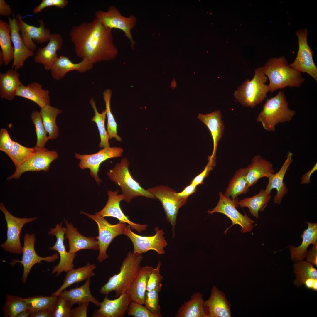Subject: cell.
Wrapping results in <instances>:
<instances>
[{
	"label": "cell",
	"instance_id": "obj_1",
	"mask_svg": "<svg viewBox=\"0 0 317 317\" xmlns=\"http://www.w3.org/2000/svg\"><path fill=\"white\" fill-rule=\"evenodd\" d=\"M112 31L96 17L91 22L72 26L69 34L77 56L93 64L114 58L118 51Z\"/></svg>",
	"mask_w": 317,
	"mask_h": 317
},
{
	"label": "cell",
	"instance_id": "obj_2",
	"mask_svg": "<svg viewBox=\"0 0 317 317\" xmlns=\"http://www.w3.org/2000/svg\"><path fill=\"white\" fill-rule=\"evenodd\" d=\"M262 68L269 79L271 92L287 87H300L305 80L301 72L292 68L283 56L270 58Z\"/></svg>",
	"mask_w": 317,
	"mask_h": 317
},
{
	"label": "cell",
	"instance_id": "obj_3",
	"mask_svg": "<svg viewBox=\"0 0 317 317\" xmlns=\"http://www.w3.org/2000/svg\"><path fill=\"white\" fill-rule=\"evenodd\" d=\"M142 259L141 254L134 255L133 252H129L122 262L119 272L110 277L99 290V292L108 295L111 291H114L116 298L126 293L141 268Z\"/></svg>",
	"mask_w": 317,
	"mask_h": 317
},
{
	"label": "cell",
	"instance_id": "obj_4",
	"mask_svg": "<svg viewBox=\"0 0 317 317\" xmlns=\"http://www.w3.org/2000/svg\"><path fill=\"white\" fill-rule=\"evenodd\" d=\"M288 106L284 93L280 91L276 96L267 99L257 120L261 123L264 129L274 132L276 125L290 122L296 114V111L290 109Z\"/></svg>",
	"mask_w": 317,
	"mask_h": 317
},
{
	"label": "cell",
	"instance_id": "obj_5",
	"mask_svg": "<svg viewBox=\"0 0 317 317\" xmlns=\"http://www.w3.org/2000/svg\"><path fill=\"white\" fill-rule=\"evenodd\" d=\"M253 78L246 79L235 91L234 96L242 105L253 108L261 103L269 91L265 83L267 77L261 67L255 69Z\"/></svg>",
	"mask_w": 317,
	"mask_h": 317
},
{
	"label": "cell",
	"instance_id": "obj_6",
	"mask_svg": "<svg viewBox=\"0 0 317 317\" xmlns=\"http://www.w3.org/2000/svg\"><path fill=\"white\" fill-rule=\"evenodd\" d=\"M129 165L128 159L123 158L107 174L109 179L121 188L125 202L130 203L135 197L139 196L155 199L153 195L142 188L133 178L129 170Z\"/></svg>",
	"mask_w": 317,
	"mask_h": 317
},
{
	"label": "cell",
	"instance_id": "obj_7",
	"mask_svg": "<svg viewBox=\"0 0 317 317\" xmlns=\"http://www.w3.org/2000/svg\"><path fill=\"white\" fill-rule=\"evenodd\" d=\"M80 213L87 216L97 225L99 235L95 238L98 241L99 250L97 259L99 262H101L108 258L106 251L109 245L115 237L124 234L126 225L125 223L119 222L112 225L104 217L100 215H92L83 211H81Z\"/></svg>",
	"mask_w": 317,
	"mask_h": 317
},
{
	"label": "cell",
	"instance_id": "obj_8",
	"mask_svg": "<svg viewBox=\"0 0 317 317\" xmlns=\"http://www.w3.org/2000/svg\"><path fill=\"white\" fill-rule=\"evenodd\" d=\"M0 210L4 215L7 225V239L0 246L5 251L15 254H21L23 249L20 241L21 230L25 224L31 222L38 218L16 217L7 210L2 202L0 204Z\"/></svg>",
	"mask_w": 317,
	"mask_h": 317
},
{
	"label": "cell",
	"instance_id": "obj_9",
	"mask_svg": "<svg viewBox=\"0 0 317 317\" xmlns=\"http://www.w3.org/2000/svg\"><path fill=\"white\" fill-rule=\"evenodd\" d=\"M95 15V17L106 27L122 31L124 35L130 41L131 48L134 49L136 43L133 40L131 31L135 27L137 22L134 15H131L128 17H124L114 5L110 6L107 11L97 10Z\"/></svg>",
	"mask_w": 317,
	"mask_h": 317
},
{
	"label": "cell",
	"instance_id": "obj_10",
	"mask_svg": "<svg viewBox=\"0 0 317 317\" xmlns=\"http://www.w3.org/2000/svg\"><path fill=\"white\" fill-rule=\"evenodd\" d=\"M147 190L161 202L166 214V220L172 226V237L174 238L178 211L186 203L187 199L179 197L176 192L166 186H157Z\"/></svg>",
	"mask_w": 317,
	"mask_h": 317
},
{
	"label": "cell",
	"instance_id": "obj_11",
	"mask_svg": "<svg viewBox=\"0 0 317 317\" xmlns=\"http://www.w3.org/2000/svg\"><path fill=\"white\" fill-rule=\"evenodd\" d=\"M155 234L153 236H144L140 235L133 232L129 225L126 226L124 234L132 241L134 246V255H139L150 250L156 251L158 254L165 253L164 248L167 245L163 235L164 232L158 227L154 228Z\"/></svg>",
	"mask_w": 317,
	"mask_h": 317
},
{
	"label": "cell",
	"instance_id": "obj_12",
	"mask_svg": "<svg viewBox=\"0 0 317 317\" xmlns=\"http://www.w3.org/2000/svg\"><path fill=\"white\" fill-rule=\"evenodd\" d=\"M35 148V151L33 154L16 169L14 172L7 178L8 180L18 179L23 173L28 171L47 172L51 163L58 157V154L55 151H50L45 148Z\"/></svg>",
	"mask_w": 317,
	"mask_h": 317
},
{
	"label": "cell",
	"instance_id": "obj_13",
	"mask_svg": "<svg viewBox=\"0 0 317 317\" xmlns=\"http://www.w3.org/2000/svg\"><path fill=\"white\" fill-rule=\"evenodd\" d=\"M23 240V246L21 260L13 259L10 264L14 266L16 263H19L23 266V270L21 281L22 283L24 284L27 281L31 269L34 265L37 263H41L42 261L49 262H55L58 258L59 255L57 253H55L51 256L45 257H41L38 255L35 249L36 237L34 233H26Z\"/></svg>",
	"mask_w": 317,
	"mask_h": 317
},
{
	"label": "cell",
	"instance_id": "obj_14",
	"mask_svg": "<svg viewBox=\"0 0 317 317\" xmlns=\"http://www.w3.org/2000/svg\"><path fill=\"white\" fill-rule=\"evenodd\" d=\"M298 40L299 49L294 61L289 65L292 68L310 75L317 82V68L313 60V52L307 42L308 31L302 29L296 32Z\"/></svg>",
	"mask_w": 317,
	"mask_h": 317
},
{
	"label": "cell",
	"instance_id": "obj_15",
	"mask_svg": "<svg viewBox=\"0 0 317 317\" xmlns=\"http://www.w3.org/2000/svg\"><path fill=\"white\" fill-rule=\"evenodd\" d=\"M121 147H114L103 148L97 152L91 154L81 155L75 153V157L80 160L78 166L82 169H90V175L94 178L98 185L102 182L98 176L101 163L109 159L121 156L123 152Z\"/></svg>",
	"mask_w": 317,
	"mask_h": 317
},
{
	"label": "cell",
	"instance_id": "obj_16",
	"mask_svg": "<svg viewBox=\"0 0 317 317\" xmlns=\"http://www.w3.org/2000/svg\"><path fill=\"white\" fill-rule=\"evenodd\" d=\"M219 199L217 205L212 210H208V213H222L232 221V225L230 227L235 224H238L241 227L240 230L242 233L251 231L254 227L253 224L254 221L249 217L246 213L244 215L240 213L236 209L235 203L230 198L225 196L222 192L219 193Z\"/></svg>",
	"mask_w": 317,
	"mask_h": 317
},
{
	"label": "cell",
	"instance_id": "obj_17",
	"mask_svg": "<svg viewBox=\"0 0 317 317\" xmlns=\"http://www.w3.org/2000/svg\"><path fill=\"white\" fill-rule=\"evenodd\" d=\"M62 222L60 224L57 223L54 228H51L48 234L52 236L56 237V241L55 245L49 249L51 250L57 251L60 256V261L58 264L53 267L52 271V274L55 273V276H58L63 272H67L73 269L74 265L73 260L77 255L76 253L72 254L67 252L64 245V235L66 232V228L62 227Z\"/></svg>",
	"mask_w": 317,
	"mask_h": 317
},
{
	"label": "cell",
	"instance_id": "obj_18",
	"mask_svg": "<svg viewBox=\"0 0 317 317\" xmlns=\"http://www.w3.org/2000/svg\"><path fill=\"white\" fill-rule=\"evenodd\" d=\"M119 192L118 189L115 191L109 190L107 193L108 200L106 205L101 210L96 213L95 214L103 217H111L116 218L119 220V222L127 223L132 229L135 230L139 232L145 231L147 227V224L133 222L123 213L120 203L121 201L124 200L125 198L122 194H119Z\"/></svg>",
	"mask_w": 317,
	"mask_h": 317
},
{
	"label": "cell",
	"instance_id": "obj_19",
	"mask_svg": "<svg viewBox=\"0 0 317 317\" xmlns=\"http://www.w3.org/2000/svg\"><path fill=\"white\" fill-rule=\"evenodd\" d=\"M21 32L20 34L26 45L33 52L36 47L33 40L38 44H42L50 41L51 34L50 30L45 27V24L42 19L38 20L39 27H36L26 23L23 20L20 14L16 15Z\"/></svg>",
	"mask_w": 317,
	"mask_h": 317
},
{
	"label": "cell",
	"instance_id": "obj_20",
	"mask_svg": "<svg viewBox=\"0 0 317 317\" xmlns=\"http://www.w3.org/2000/svg\"><path fill=\"white\" fill-rule=\"evenodd\" d=\"M13 18L8 16L9 24L11 28L10 35L14 48V58L11 68L17 70L22 67L28 58L33 57V52L29 49L24 43L19 32L20 29L18 21L15 17L14 13Z\"/></svg>",
	"mask_w": 317,
	"mask_h": 317
},
{
	"label": "cell",
	"instance_id": "obj_21",
	"mask_svg": "<svg viewBox=\"0 0 317 317\" xmlns=\"http://www.w3.org/2000/svg\"><path fill=\"white\" fill-rule=\"evenodd\" d=\"M226 294L214 286L209 298L204 301L203 306L206 317H230L231 304L225 297Z\"/></svg>",
	"mask_w": 317,
	"mask_h": 317
},
{
	"label": "cell",
	"instance_id": "obj_22",
	"mask_svg": "<svg viewBox=\"0 0 317 317\" xmlns=\"http://www.w3.org/2000/svg\"><path fill=\"white\" fill-rule=\"evenodd\" d=\"M107 296L106 295L100 302L99 308L94 311L92 317H124L131 302L127 293L122 294L113 300L109 299Z\"/></svg>",
	"mask_w": 317,
	"mask_h": 317
},
{
	"label": "cell",
	"instance_id": "obj_23",
	"mask_svg": "<svg viewBox=\"0 0 317 317\" xmlns=\"http://www.w3.org/2000/svg\"><path fill=\"white\" fill-rule=\"evenodd\" d=\"M63 42V38L60 34H51L47 45L38 49L34 57L35 62L42 64L45 70H50L58 58L57 51L62 48Z\"/></svg>",
	"mask_w": 317,
	"mask_h": 317
},
{
	"label": "cell",
	"instance_id": "obj_24",
	"mask_svg": "<svg viewBox=\"0 0 317 317\" xmlns=\"http://www.w3.org/2000/svg\"><path fill=\"white\" fill-rule=\"evenodd\" d=\"M293 154L288 153L287 158L279 171L276 173L271 175L268 178V183L265 189L266 192L271 194L273 189L277 190V193L273 199V202L278 205L281 203L283 198L288 193V189L283 180L289 167L293 162Z\"/></svg>",
	"mask_w": 317,
	"mask_h": 317
},
{
	"label": "cell",
	"instance_id": "obj_25",
	"mask_svg": "<svg viewBox=\"0 0 317 317\" xmlns=\"http://www.w3.org/2000/svg\"><path fill=\"white\" fill-rule=\"evenodd\" d=\"M203 123L210 131L213 141V150L208 160L216 161V153L218 144L222 138L225 127L220 110H216L207 114H199L197 117Z\"/></svg>",
	"mask_w": 317,
	"mask_h": 317
},
{
	"label": "cell",
	"instance_id": "obj_26",
	"mask_svg": "<svg viewBox=\"0 0 317 317\" xmlns=\"http://www.w3.org/2000/svg\"><path fill=\"white\" fill-rule=\"evenodd\" d=\"M94 64L87 59L78 63L72 62L68 57L61 55L58 58L51 69V75L53 79L56 80L63 79L66 74L72 70L77 71L82 73L85 72L92 69Z\"/></svg>",
	"mask_w": 317,
	"mask_h": 317
},
{
	"label": "cell",
	"instance_id": "obj_27",
	"mask_svg": "<svg viewBox=\"0 0 317 317\" xmlns=\"http://www.w3.org/2000/svg\"><path fill=\"white\" fill-rule=\"evenodd\" d=\"M65 220L66 229L65 237L69 241V253L75 254L84 249H99L98 242L95 238L87 237L82 235L72 224L68 223L65 219Z\"/></svg>",
	"mask_w": 317,
	"mask_h": 317
},
{
	"label": "cell",
	"instance_id": "obj_28",
	"mask_svg": "<svg viewBox=\"0 0 317 317\" xmlns=\"http://www.w3.org/2000/svg\"><path fill=\"white\" fill-rule=\"evenodd\" d=\"M152 267L146 266L141 267L126 293L131 301L144 304L147 282Z\"/></svg>",
	"mask_w": 317,
	"mask_h": 317
},
{
	"label": "cell",
	"instance_id": "obj_29",
	"mask_svg": "<svg viewBox=\"0 0 317 317\" xmlns=\"http://www.w3.org/2000/svg\"><path fill=\"white\" fill-rule=\"evenodd\" d=\"M15 95L33 101L41 109L50 104L49 91L43 89L42 85L38 82L30 83L27 86L23 84L20 85L17 88Z\"/></svg>",
	"mask_w": 317,
	"mask_h": 317
},
{
	"label": "cell",
	"instance_id": "obj_30",
	"mask_svg": "<svg viewBox=\"0 0 317 317\" xmlns=\"http://www.w3.org/2000/svg\"><path fill=\"white\" fill-rule=\"evenodd\" d=\"M246 168L247 180L249 188L256 184L260 178L264 177L268 178L275 173L272 164L259 155L255 156L251 163Z\"/></svg>",
	"mask_w": 317,
	"mask_h": 317
},
{
	"label": "cell",
	"instance_id": "obj_31",
	"mask_svg": "<svg viewBox=\"0 0 317 317\" xmlns=\"http://www.w3.org/2000/svg\"><path fill=\"white\" fill-rule=\"evenodd\" d=\"M90 278L86 280L85 283L79 287L72 289L69 290L65 289L62 291L58 296L66 299L70 306L75 304L78 305L86 302H92L99 308L100 302L92 294L90 290Z\"/></svg>",
	"mask_w": 317,
	"mask_h": 317
},
{
	"label": "cell",
	"instance_id": "obj_32",
	"mask_svg": "<svg viewBox=\"0 0 317 317\" xmlns=\"http://www.w3.org/2000/svg\"><path fill=\"white\" fill-rule=\"evenodd\" d=\"M308 224V228L304 231L301 237L302 241L301 245L297 247L289 245L291 259L295 262L303 261L306 257L308 247L311 244L317 242V224L305 221Z\"/></svg>",
	"mask_w": 317,
	"mask_h": 317
},
{
	"label": "cell",
	"instance_id": "obj_33",
	"mask_svg": "<svg viewBox=\"0 0 317 317\" xmlns=\"http://www.w3.org/2000/svg\"><path fill=\"white\" fill-rule=\"evenodd\" d=\"M247 174L246 167L240 168L236 171L224 194L225 196L230 198L236 206L238 202L237 200V197L247 193L249 190L247 180Z\"/></svg>",
	"mask_w": 317,
	"mask_h": 317
},
{
	"label": "cell",
	"instance_id": "obj_34",
	"mask_svg": "<svg viewBox=\"0 0 317 317\" xmlns=\"http://www.w3.org/2000/svg\"><path fill=\"white\" fill-rule=\"evenodd\" d=\"M96 268L95 264H91L88 262L86 265L76 269H73L67 272L63 284L55 292L52 294L58 296L59 294L66 288L72 284L86 280L94 276L93 271Z\"/></svg>",
	"mask_w": 317,
	"mask_h": 317
},
{
	"label": "cell",
	"instance_id": "obj_35",
	"mask_svg": "<svg viewBox=\"0 0 317 317\" xmlns=\"http://www.w3.org/2000/svg\"><path fill=\"white\" fill-rule=\"evenodd\" d=\"M19 77L17 70L12 68L7 70L5 73L0 74V96L1 98L9 101L14 99L17 88L22 85Z\"/></svg>",
	"mask_w": 317,
	"mask_h": 317
},
{
	"label": "cell",
	"instance_id": "obj_36",
	"mask_svg": "<svg viewBox=\"0 0 317 317\" xmlns=\"http://www.w3.org/2000/svg\"><path fill=\"white\" fill-rule=\"evenodd\" d=\"M203 295L195 292L190 299L185 302L176 314V317H206L203 306Z\"/></svg>",
	"mask_w": 317,
	"mask_h": 317
},
{
	"label": "cell",
	"instance_id": "obj_37",
	"mask_svg": "<svg viewBox=\"0 0 317 317\" xmlns=\"http://www.w3.org/2000/svg\"><path fill=\"white\" fill-rule=\"evenodd\" d=\"M272 198L271 194H268L265 189H261L256 195L245 198L238 202L237 206L248 208L251 215L258 219V212L264 210Z\"/></svg>",
	"mask_w": 317,
	"mask_h": 317
},
{
	"label": "cell",
	"instance_id": "obj_38",
	"mask_svg": "<svg viewBox=\"0 0 317 317\" xmlns=\"http://www.w3.org/2000/svg\"><path fill=\"white\" fill-rule=\"evenodd\" d=\"M45 128L48 134L49 139H56L59 134V128L56 120L57 116L62 112L61 110L52 106L46 105L41 109L40 112Z\"/></svg>",
	"mask_w": 317,
	"mask_h": 317
},
{
	"label": "cell",
	"instance_id": "obj_39",
	"mask_svg": "<svg viewBox=\"0 0 317 317\" xmlns=\"http://www.w3.org/2000/svg\"><path fill=\"white\" fill-rule=\"evenodd\" d=\"M11 28L8 23L0 20V45L5 66L14 58V48L11 45Z\"/></svg>",
	"mask_w": 317,
	"mask_h": 317
},
{
	"label": "cell",
	"instance_id": "obj_40",
	"mask_svg": "<svg viewBox=\"0 0 317 317\" xmlns=\"http://www.w3.org/2000/svg\"><path fill=\"white\" fill-rule=\"evenodd\" d=\"M90 102L95 112V115L91 119V121H94L96 123L100 135V141L99 147L102 148L109 147V136L105 126V121L107 115L106 110H104L102 113H99L97 110L95 102L93 98H90Z\"/></svg>",
	"mask_w": 317,
	"mask_h": 317
},
{
	"label": "cell",
	"instance_id": "obj_41",
	"mask_svg": "<svg viewBox=\"0 0 317 317\" xmlns=\"http://www.w3.org/2000/svg\"><path fill=\"white\" fill-rule=\"evenodd\" d=\"M58 296L51 295L50 296H37L23 298L28 306V310L31 313L41 310H51L53 307L58 298Z\"/></svg>",
	"mask_w": 317,
	"mask_h": 317
},
{
	"label": "cell",
	"instance_id": "obj_42",
	"mask_svg": "<svg viewBox=\"0 0 317 317\" xmlns=\"http://www.w3.org/2000/svg\"><path fill=\"white\" fill-rule=\"evenodd\" d=\"M22 299L21 297L7 294L2 308L4 316L17 317L20 313L28 309V306Z\"/></svg>",
	"mask_w": 317,
	"mask_h": 317
},
{
	"label": "cell",
	"instance_id": "obj_43",
	"mask_svg": "<svg viewBox=\"0 0 317 317\" xmlns=\"http://www.w3.org/2000/svg\"><path fill=\"white\" fill-rule=\"evenodd\" d=\"M294 264V272L296 276L294 284L297 286L301 285L307 279H317V271L313 265L306 261H301Z\"/></svg>",
	"mask_w": 317,
	"mask_h": 317
},
{
	"label": "cell",
	"instance_id": "obj_44",
	"mask_svg": "<svg viewBox=\"0 0 317 317\" xmlns=\"http://www.w3.org/2000/svg\"><path fill=\"white\" fill-rule=\"evenodd\" d=\"M112 91L110 89L105 90L103 92V97L106 105V111L107 118V131L109 136V139L114 138L117 141L121 142L122 138L117 133V124L116 123L112 114L110 108V100Z\"/></svg>",
	"mask_w": 317,
	"mask_h": 317
},
{
	"label": "cell",
	"instance_id": "obj_45",
	"mask_svg": "<svg viewBox=\"0 0 317 317\" xmlns=\"http://www.w3.org/2000/svg\"><path fill=\"white\" fill-rule=\"evenodd\" d=\"M35 151L34 147H26L14 141L12 148L7 155L13 162L16 169L30 157Z\"/></svg>",
	"mask_w": 317,
	"mask_h": 317
},
{
	"label": "cell",
	"instance_id": "obj_46",
	"mask_svg": "<svg viewBox=\"0 0 317 317\" xmlns=\"http://www.w3.org/2000/svg\"><path fill=\"white\" fill-rule=\"evenodd\" d=\"M31 118L35 126L37 136L36 144L34 147L36 149H45L47 142L49 139L47 136L48 133L43 125L40 112L33 110Z\"/></svg>",
	"mask_w": 317,
	"mask_h": 317
},
{
	"label": "cell",
	"instance_id": "obj_47",
	"mask_svg": "<svg viewBox=\"0 0 317 317\" xmlns=\"http://www.w3.org/2000/svg\"><path fill=\"white\" fill-rule=\"evenodd\" d=\"M162 286L161 283L154 289L146 292L144 304L146 308L153 313H160L158 294Z\"/></svg>",
	"mask_w": 317,
	"mask_h": 317
},
{
	"label": "cell",
	"instance_id": "obj_48",
	"mask_svg": "<svg viewBox=\"0 0 317 317\" xmlns=\"http://www.w3.org/2000/svg\"><path fill=\"white\" fill-rule=\"evenodd\" d=\"M68 301L58 296L54 306L51 310V317H72L73 311Z\"/></svg>",
	"mask_w": 317,
	"mask_h": 317
},
{
	"label": "cell",
	"instance_id": "obj_49",
	"mask_svg": "<svg viewBox=\"0 0 317 317\" xmlns=\"http://www.w3.org/2000/svg\"><path fill=\"white\" fill-rule=\"evenodd\" d=\"M128 316L134 317H161V314H154L151 312L146 306L134 302H131L127 311Z\"/></svg>",
	"mask_w": 317,
	"mask_h": 317
},
{
	"label": "cell",
	"instance_id": "obj_50",
	"mask_svg": "<svg viewBox=\"0 0 317 317\" xmlns=\"http://www.w3.org/2000/svg\"><path fill=\"white\" fill-rule=\"evenodd\" d=\"M161 265V263L159 261L156 268H154L152 267L149 276L146 291L154 289L161 283L163 276L160 274Z\"/></svg>",
	"mask_w": 317,
	"mask_h": 317
},
{
	"label": "cell",
	"instance_id": "obj_51",
	"mask_svg": "<svg viewBox=\"0 0 317 317\" xmlns=\"http://www.w3.org/2000/svg\"><path fill=\"white\" fill-rule=\"evenodd\" d=\"M14 141L12 140L7 130L3 128L0 130V150L7 155L12 148Z\"/></svg>",
	"mask_w": 317,
	"mask_h": 317
},
{
	"label": "cell",
	"instance_id": "obj_52",
	"mask_svg": "<svg viewBox=\"0 0 317 317\" xmlns=\"http://www.w3.org/2000/svg\"><path fill=\"white\" fill-rule=\"evenodd\" d=\"M67 0H42L41 3L33 10L34 13H37L41 11L46 7L55 6L60 8H63L68 4Z\"/></svg>",
	"mask_w": 317,
	"mask_h": 317
},
{
	"label": "cell",
	"instance_id": "obj_53",
	"mask_svg": "<svg viewBox=\"0 0 317 317\" xmlns=\"http://www.w3.org/2000/svg\"><path fill=\"white\" fill-rule=\"evenodd\" d=\"M215 165V163L209 160L204 170L201 173L195 177L191 182V183L196 186L203 183L204 179L208 176L210 171L212 169Z\"/></svg>",
	"mask_w": 317,
	"mask_h": 317
},
{
	"label": "cell",
	"instance_id": "obj_54",
	"mask_svg": "<svg viewBox=\"0 0 317 317\" xmlns=\"http://www.w3.org/2000/svg\"><path fill=\"white\" fill-rule=\"evenodd\" d=\"M90 302H86L78 305V307L72 309V317H87V311Z\"/></svg>",
	"mask_w": 317,
	"mask_h": 317
},
{
	"label": "cell",
	"instance_id": "obj_55",
	"mask_svg": "<svg viewBox=\"0 0 317 317\" xmlns=\"http://www.w3.org/2000/svg\"><path fill=\"white\" fill-rule=\"evenodd\" d=\"M313 247L307 251L306 261L317 266V242L313 244Z\"/></svg>",
	"mask_w": 317,
	"mask_h": 317
},
{
	"label": "cell",
	"instance_id": "obj_56",
	"mask_svg": "<svg viewBox=\"0 0 317 317\" xmlns=\"http://www.w3.org/2000/svg\"><path fill=\"white\" fill-rule=\"evenodd\" d=\"M196 186L191 183L190 184L186 187L181 192L177 193V195L181 198L187 199L189 195L192 194L196 191Z\"/></svg>",
	"mask_w": 317,
	"mask_h": 317
},
{
	"label": "cell",
	"instance_id": "obj_57",
	"mask_svg": "<svg viewBox=\"0 0 317 317\" xmlns=\"http://www.w3.org/2000/svg\"><path fill=\"white\" fill-rule=\"evenodd\" d=\"M13 12L11 8L4 0H0V15L9 16Z\"/></svg>",
	"mask_w": 317,
	"mask_h": 317
},
{
	"label": "cell",
	"instance_id": "obj_58",
	"mask_svg": "<svg viewBox=\"0 0 317 317\" xmlns=\"http://www.w3.org/2000/svg\"><path fill=\"white\" fill-rule=\"evenodd\" d=\"M317 170V164L316 163L312 168L304 174L301 178V184H308L311 183L310 177L311 175Z\"/></svg>",
	"mask_w": 317,
	"mask_h": 317
},
{
	"label": "cell",
	"instance_id": "obj_59",
	"mask_svg": "<svg viewBox=\"0 0 317 317\" xmlns=\"http://www.w3.org/2000/svg\"><path fill=\"white\" fill-rule=\"evenodd\" d=\"M305 287L308 289H311L315 291L317 290V280L313 278H310L306 279L304 282Z\"/></svg>",
	"mask_w": 317,
	"mask_h": 317
},
{
	"label": "cell",
	"instance_id": "obj_60",
	"mask_svg": "<svg viewBox=\"0 0 317 317\" xmlns=\"http://www.w3.org/2000/svg\"><path fill=\"white\" fill-rule=\"evenodd\" d=\"M30 317H51V310L44 309L38 311L31 314Z\"/></svg>",
	"mask_w": 317,
	"mask_h": 317
},
{
	"label": "cell",
	"instance_id": "obj_61",
	"mask_svg": "<svg viewBox=\"0 0 317 317\" xmlns=\"http://www.w3.org/2000/svg\"><path fill=\"white\" fill-rule=\"evenodd\" d=\"M31 314V313L27 309L20 313L17 315V317H30Z\"/></svg>",
	"mask_w": 317,
	"mask_h": 317
},
{
	"label": "cell",
	"instance_id": "obj_62",
	"mask_svg": "<svg viewBox=\"0 0 317 317\" xmlns=\"http://www.w3.org/2000/svg\"><path fill=\"white\" fill-rule=\"evenodd\" d=\"M4 64V60L2 52L1 50H0V65L2 66Z\"/></svg>",
	"mask_w": 317,
	"mask_h": 317
}]
</instances>
